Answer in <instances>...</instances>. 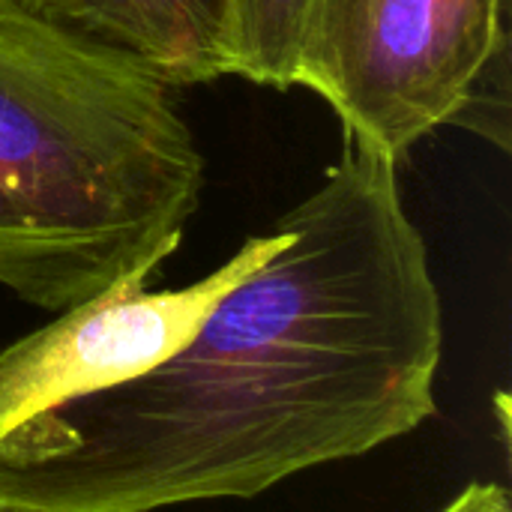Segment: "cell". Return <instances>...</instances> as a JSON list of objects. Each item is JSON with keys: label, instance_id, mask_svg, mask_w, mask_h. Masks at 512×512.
<instances>
[{"label": "cell", "instance_id": "1", "mask_svg": "<svg viewBox=\"0 0 512 512\" xmlns=\"http://www.w3.org/2000/svg\"><path fill=\"white\" fill-rule=\"evenodd\" d=\"M279 228L288 243L150 372L0 441V498L150 512L255 498L435 417L441 294L396 162L348 141Z\"/></svg>", "mask_w": 512, "mask_h": 512}, {"label": "cell", "instance_id": "2", "mask_svg": "<svg viewBox=\"0 0 512 512\" xmlns=\"http://www.w3.org/2000/svg\"><path fill=\"white\" fill-rule=\"evenodd\" d=\"M201 186L171 87L0 0V288L63 312L159 270Z\"/></svg>", "mask_w": 512, "mask_h": 512}, {"label": "cell", "instance_id": "3", "mask_svg": "<svg viewBox=\"0 0 512 512\" xmlns=\"http://www.w3.org/2000/svg\"><path fill=\"white\" fill-rule=\"evenodd\" d=\"M504 54V0H309L294 84L336 111L348 141L399 165L456 123Z\"/></svg>", "mask_w": 512, "mask_h": 512}, {"label": "cell", "instance_id": "4", "mask_svg": "<svg viewBox=\"0 0 512 512\" xmlns=\"http://www.w3.org/2000/svg\"><path fill=\"white\" fill-rule=\"evenodd\" d=\"M285 243L288 234L276 225L270 234L249 237L210 276L177 291H147L156 267H138L3 348L0 441L45 411L132 381L174 357L210 309Z\"/></svg>", "mask_w": 512, "mask_h": 512}, {"label": "cell", "instance_id": "5", "mask_svg": "<svg viewBox=\"0 0 512 512\" xmlns=\"http://www.w3.org/2000/svg\"><path fill=\"white\" fill-rule=\"evenodd\" d=\"M165 87L231 75V0H18Z\"/></svg>", "mask_w": 512, "mask_h": 512}, {"label": "cell", "instance_id": "6", "mask_svg": "<svg viewBox=\"0 0 512 512\" xmlns=\"http://www.w3.org/2000/svg\"><path fill=\"white\" fill-rule=\"evenodd\" d=\"M309 0H231V75L294 87Z\"/></svg>", "mask_w": 512, "mask_h": 512}, {"label": "cell", "instance_id": "7", "mask_svg": "<svg viewBox=\"0 0 512 512\" xmlns=\"http://www.w3.org/2000/svg\"><path fill=\"white\" fill-rule=\"evenodd\" d=\"M441 512H512L510 492L498 483H471Z\"/></svg>", "mask_w": 512, "mask_h": 512}, {"label": "cell", "instance_id": "8", "mask_svg": "<svg viewBox=\"0 0 512 512\" xmlns=\"http://www.w3.org/2000/svg\"><path fill=\"white\" fill-rule=\"evenodd\" d=\"M0 512H36V510L18 507V504H12V501H3V498H0Z\"/></svg>", "mask_w": 512, "mask_h": 512}]
</instances>
